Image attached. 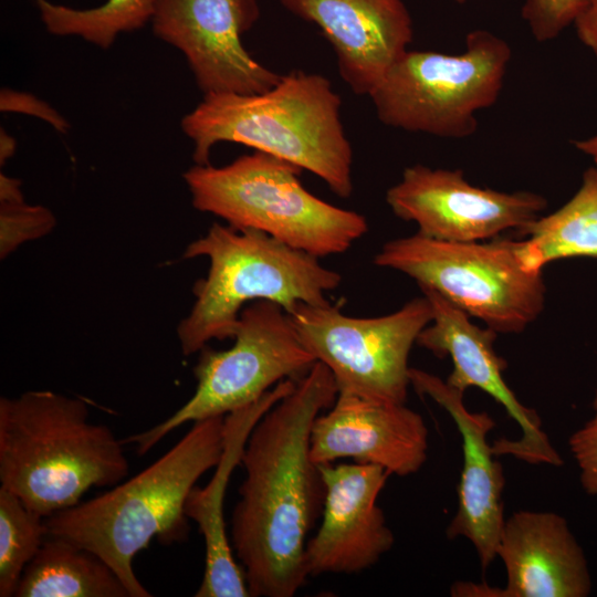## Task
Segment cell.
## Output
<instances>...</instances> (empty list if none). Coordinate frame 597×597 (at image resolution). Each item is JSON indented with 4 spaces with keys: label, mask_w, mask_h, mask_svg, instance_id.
Returning <instances> with one entry per match:
<instances>
[{
    "label": "cell",
    "mask_w": 597,
    "mask_h": 597,
    "mask_svg": "<svg viewBox=\"0 0 597 597\" xmlns=\"http://www.w3.org/2000/svg\"><path fill=\"white\" fill-rule=\"evenodd\" d=\"M337 394L331 370L316 362L248 438L230 542L250 596L292 597L306 583V537L325 499L318 465L310 455L311 430Z\"/></svg>",
    "instance_id": "obj_1"
},
{
    "label": "cell",
    "mask_w": 597,
    "mask_h": 597,
    "mask_svg": "<svg viewBox=\"0 0 597 597\" xmlns=\"http://www.w3.org/2000/svg\"><path fill=\"white\" fill-rule=\"evenodd\" d=\"M224 416L192 422L188 432L138 474L91 500L44 519L48 536L67 540L101 557L130 597H149L134 557L153 540L179 543L188 537L185 505L199 478L223 452Z\"/></svg>",
    "instance_id": "obj_2"
},
{
    "label": "cell",
    "mask_w": 597,
    "mask_h": 597,
    "mask_svg": "<svg viewBox=\"0 0 597 597\" xmlns=\"http://www.w3.org/2000/svg\"><path fill=\"white\" fill-rule=\"evenodd\" d=\"M341 106L328 78L295 70L263 93L203 95L182 117L181 129L193 142L196 165L210 164L218 143L242 144L308 170L336 196L349 198L353 149Z\"/></svg>",
    "instance_id": "obj_3"
},
{
    "label": "cell",
    "mask_w": 597,
    "mask_h": 597,
    "mask_svg": "<svg viewBox=\"0 0 597 597\" xmlns=\"http://www.w3.org/2000/svg\"><path fill=\"white\" fill-rule=\"evenodd\" d=\"M124 441L90 421L87 404L51 390L0 398V483L43 517L129 472Z\"/></svg>",
    "instance_id": "obj_4"
},
{
    "label": "cell",
    "mask_w": 597,
    "mask_h": 597,
    "mask_svg": "<svg viewBox=\"0 0 597 597\" xmlns=\"http://www.w3.org/2000/svg\"><path fill=\"white\" fill-rule=\"evenodd\" d=\"M209 260L198 280L195 303L177 335L182 354L200 352L212 339L233 338L241 311L255 301H271L286 312L296 304H325L342 275L320 258L250 229L213 223L186 248L185 259Z\"/></svg>",
    "instance_id": "obj_5"
},
{
    "label": "cell",
    "mask_w": 597,
    "mask_h": 597,
    "mask_svg": "<svg viewBox=\"0 0 597 597\" xmlns=\"http://www.w3.org/2000/svg\"><path fill=\"white\" fill-rule=\"evenodd\" d=\"M302 171L254 150L222 167L195 165L182 177L192 206L233 228L263 232L316 258L346 252L368 231L366 217L311 193Z\"/></svg>",
    "instance_id": "obj_6"
},
{
    "label": "cell",
    "mask_w": 597,
    "mask_h": 597,
    "mask_svg": "<svg viewBox=\"0 0 597 597\" xmlns=\"http://www.w3.org/2000/svg\"><path fill=\"white\" fill-rule=\"evenodd\" d=\"M374 264L436 291L498 334L523 332L544 310L543 271L526 264L522 240L448 242L417 232L386 242Z\"/></svg>",
    "instance_id": "obj_7"
},
{
    "label": "cell",
    "mask_w": 597,
    "mask_h": 597,
    "mask_svg": "<svg viewBox=\"0 0 597 597\" xmlns=\"http://www.w3.org/2000/svg\"><path fill=\"white\" fill-rule=\"evenodd\" d=\"M511 57L504 39L472 30L458 54L407 50L369 97L389 127L467 138L478 130L476 113L498 101Z\"/></svg>",
    "instance_id": "obj_8"
},
{
    "label": "cell",
    "mask_w": 597,
    "mask_h": 597,
    "mask_svg": "<svg viewBox=\"0 0 597 597\" xmlns=\"http://www.w3.org/2000/svg\"><path fill=\"white\" fill-rule=\"evenodd\" d=\"M234 344L226 350L205 346L193 374V395L164 421L124 442L146 454L178 427L226 416L259 400L285 379H300L316 363L289 313L271 301L249 303L240 313Z\"/></svg>",
    "instance_id": "obj_9"
},
{
    "label": "cell",
    "mask_w": 597,
    "mask_h": 597,
    "mask_svg": "<svg viewBox=\"0 0 597 597\" xmlns=\"http://www.w3.org/2000/svg\"><path fill=\"white\" fill-rule=\"evenodd\" d=\"M287 313L304 346L331 370L338 394L406 404L409 354L432 318L423 294L376 317L350 316L329 302L298 303Z\"/></svg>",
    "instance_id": "obj_10"
},
{
    "label": "cell",
    "mask_w": 597,
    "mask_h": 597,
    "mask_svg": "<svg viewBox=\"0 0 597 597\" xmlns=\"http://www.w3.org/2000/svg\"><path fill=\"white\" fill-rule=\"evenodd\" d=\"M386 202L418 233L448 242L486 241L520 234L542 216L547 200L533 191H500L472 185L460 169L412 165L386 191Z\"/></svg>",
    "instance_id": "obj_11"
},
{
    "label": "cell",
    "mask_w": 597,
    "mask_h": 597,
    "mask_svg": "<svg viewBox=\"0 0 597 597\" xmlns=\"http://www.w3.org/2000/svg\"><path fill=\"white\" fill-rule=\"evenodd\" d=\"M259 17L258 0H160L150 22L156 36L184 53L203 95L258 94L281 78L242 44Z\"/></svg>",
    "instance_id": "obj_12"
},
{
    "label": "cell",
    "mask_w": 597,
    "mask_h": 597,
    "mask_svg": "<svg viewBox=\"0 0 597 597\" xmlns=\"http://www.w3.org/2000/svg\"><path fill=\"white\" fill-rule=\"evenodd\" d=\"M420 290L431 304L432 318L416 344L439 358L449 356L453 368L446 381L463 392L471 387L486 392L521 429L517 440H495L494 453L532 464L562 465L563 459L543 430L538 413L524 406L504 380L507 363L494 348L498 333L473 324L470 315L436 291Z\"/></svg>",
    "instance_id": "obj_13"
},
{
    "label": "cell",
    "mask_w": 597,
    "mask_h": 597,
    "mask_svg": "<svg viewBox=\"0 0 597 597\" xmlns=\"http://www.w3.org/2000/svg\"><path fill=\"white\" fill-rule=\"evenodd\" d=\"M325 499L321 525L305 546L310 576L352 575L374 566L389 552L395 536L378 498L389 475L374 464L318 465Z\"/></svg>",
    "instance_id": "obj_14"
},
{
    "label": "cell",
    "mask_w": 597,
    "mask_h": 597,
    "mask_svg": "<svg viewBox=\"0 0 597 597\" xmlns=\"http://www.w3.org/2000/svg\"><path fill=\"white\" fill-rule=\"evenodd\" d=\"M410 386L447 411L462 438L463 464L458 484V506L447 527L449 540L464 537L473 545L481 567L498 557L505 522L503 467L488 438L495 421L485 411L473 412L463 401L464 392L440 377L419 368L409 369Z\"/></svg>",
    "instance_id": "obj_15"
},
{
    "label": "cell",
    "mask_w": 597,
    "mask_h": 597,
    "mask_svg": "<svg viewBox=\"0 0 597 597\" xmlns=\"http://www.w3.org/2000/svg\"><path fill=\"white\" fill-rule=\"evenodd\" d=\"M428 433L421 415L406 404H379L337 394L329 410L313 422L310 455L317 465L350 458L407 476L427 461Z\"/></svg>",
    "instance_id": "obj_16"
},
{
    "label": "cell",
    "mask_w": 597,
    "mask_h": 597,
    "mask_svg": "<svg viewBox=\"0 0 597 597\" xmlns=\"http://www.w3.org/2000/svg\"><path fill=\"white\" fill-rule=\"evenodd\" d=\"M315 24L333 46L341 77L356 95L369 96L413 38L402 0H280Z\"/></svg>",
    "instance_id": "obj_17"
},
{
    "label": "cell",
    "mask_w": 597,
    "mask_h": 597,
    "mask_svg": "<svg viewBox=\"0 0 597 597\" xmlns=\"http://www.w3.org/2000/svg\"><path fill=\"white\" fill-rule=\"evenodd\" d=\"M496 556L506 572L505 597H586L591 591L584 549L555 512L521 510L510 515Z\"/></svg>",
    "instance_id": "obj_18"
},
{
    "label": "cell",
    "mask_w": 597,
    "mask_h": 597,
    "mask_svg": "<svg viewBox=\"0 0 597 597\" xmlns=\"http://www.w3.org/2000/svg\"><path fill=\"white\" fill-rule=\"evenodd\" d=\"M296 379H285L259 400L224 416L223 452L207 485H195L185 511L205 541V572L196 597L250 596L243 569L227 536L224 499L231 474L241 463L248 438L260 418L293 390Z\"/></svg>",
    "instance_id": "obj_19"
},
{
    "label": "cell",
    "mask_w": 597,
    "mask_h": 597,
    "mask_svg": "<svg viewBox=\"0 0 597 597\" xmlns=\"http://www.w3.org/2000/svg\"><path fill=\"white\" fill-rule=\"evenodd\" d=\"M15 597H130L96 554L67 540L46 536L27 565Z\"/></svg>",
    "instance_id": "obj_20"
},
{
    "label": "cell",
    "mask_w": 597,
    "mask_h": 597,
    "mask_svg": "<svg viewBox=\"0 0 597 597\" xmlns=\"http://www.w3.org/2000/svg\"><path fill=\"white\" fill-rule=\"evenodd\" d=\"M520 235L522 254L534 270L561 259L597 258V167L587 168L574 196L541 216Z\"/></svg>",
    "instance_id": "obj_21"
},
{
    "label": "cell",
    "mask_w": 597,
    "mask_h": 597,
    "mask_svg": "<svg viewBox=\"0 0 597 597\" xmlns=\"http://www.w3.org/2000/svg\"><path fill=\"white\" fill-rule=\"evenodd\" d=\"M160 0H106L90 9H75L49 0H35L45 29L55 35H76L102 49L117 35L151 21Z\"/></svg>",
    "instance_id": "obj_22"
},
{
    "label": "cell",
    "mask_w": 597,
    "mask_h": 597,
    "mask_svg": "<svg viewBox=\"0 0 597 597\" xmlns=\"http://www.w3.org/2000/svg\"><path fill=\"white\" fill-rule=\"evenodd\" d=\"M42 515L0 486V596L15 595L21 576L45 541Z\"/></svg>",
    "instance_id": "obj_23"
},
{
    "label": "cell",
    "mask_w": 597,
    "mask_h": 597,
    "mask_svg": "<svg viewBox=\"0 0 597 597\" xmlns=\"http://www.w3.org/2000/svg\"><path fill=\"white\" fill-rule=\"evenodd\" d=\"M55 226L53 213L42 206H30L24 199L1 201L0 254L7 258L20 244L48 234Z\"/></svg>",
    "instance_id": "obj_24"
},
{
    "label": "cell",
    "mask_w": 597,
    "mask_h": 597,
    "mask_svg": "<svg viewBox=\"0 0 597 597\" xmlns=\"http://www.w3.org/2000/svg\"><path fill=\"white\" fill-rule=\"evenodd\" d=\"M586 0H525L521 17L537 42L557 38L573 25Z\"/></svg>",
    "instance_id": "obj_25"
},
{
    "label": "cell",
    "mask_w": 597,
    "mask_h": 597,
    "mask_svg": "<svg viewBox=\"0 0 597 597\" xmlns=\"http://www.w3.org/2000/svg\"><path fill=\"white\" fill-rule=\"evenodd\" d=\"M568 446L579 468L584 491L597 496V416L570 436Z\"/></svg>",
    "instance_id": "obj_26"
},
{
    "label": "cell",
    "mask_w": 597,
    "mask_h": 597,
    "mask_svg": "<svg viewBox=\"0 0 597 597\" xmlns=\"http://www.w3.org/2000/svg\"><path fill=\"white\" fill-rule=\"evenodd\" d=\"M0 109L2 112L23 113L35 116L49 123L59 133L70 129L67 121L50 104L32 94L2 88L0 93Z\"/></svg>",
    "instance_id": "obj_27"
},
{
    "label": "cell",
    "mask_w": 597,
    "mask_h": 597,
    "mask_svg": "<svg viewBox=\"0 0 597 597\" xmlns=\"http://www.w3.org/2000/svg\"><path fill=\"white\" fill-rule=\"evenodd\" d=\"M573 27L579 41L597 59V0H586Z\"/></svg>",
    "instance_id": "obj_28"
},
{
    "label": "cell",
    "mask_w": 597,
    "mask_h": 597,
    "mask_svg": "<svg viewBox=\"0 0 597 597\" xmlns=\"http://www.w3.org/2000/svg\"><path fill=\"white\" fill-rule=\"evenodd\" d=\"M450 594L454 597H505L503 588L492 587L486 583L474 584L470 582L453 584Z\"/></svg>",
    "instance_id": "obj_29"
},
{
    "label": "cell",
    "mask_w": 597,
    "mask_h": 597,
    "mask_svg": "<svg viewBox=\"0 0 597 597\" xmlns=\"http://www.w3.org/2000/svg\"><path fill=\"white\" fill-rule=\"evenodd\" d=\"M21 182L3 174L0 176V201H14L23 199L20 189Z\"/></svg>",
    "instance_id": "obj_30"
},
{
    "label": "cell",
    "mask_w": 597,
    "mask_h": 597,
    "mask_svg": "<svg viewBox=\"0 0 597 597\" xmlns=\"http://www.w3.org/2000/svg\"><path fill=\"white\" fill-rule=\"evenodd\" d=\"M572 143L578 151L588 156L597 167V135L575 139Z\"/></svg>",
    "instance_id": "obj_31"
},
{
    "label": "cell",
    "mask_w": 597,
    "mask_h": 597,
    "mask_svg": "<svg viewBox=\"0 0 597 597\" xmlns=\"http://www.w3.org/2000/svg\"><path fill=\"white\" fill-rule=\"evenodd\" d=\"M0 136V161L1 165H3V163L14 154L15 140L3 129H1Z\"/></svg>",
    "instance_id": "obj_32"
},
{
    "label": "cell",
    "mask_w": 597,
    "mask_h": 597,
    "mask_svg": "<svg viewBox=\"0 0 597 597\" xmlns=\"http://www.w3.org/2000/svg\"><path fill=\"white\" fill-rule=\"evenodd\" d=\"M593 409H594L595 416H597V391L595 394V398L593 401Z\"/></svg>",
    "instance_id": "obj_33"
},
{
    "label": "cell",
    "mask_w": 597,
    "mask_h": 597,
    "mask_svg": "<svg viewBox=\"0 0 597 597\" xmlns=\"http://www.w3.org/2000/svg\"><path fill=\"white\" fill-rule=\"evenodd\" d=\"M451 1H453L455 3H459V4H463L467 0H451Z\"/></svg>",
    "instance_id": "obj_34"
}]
</instances>
